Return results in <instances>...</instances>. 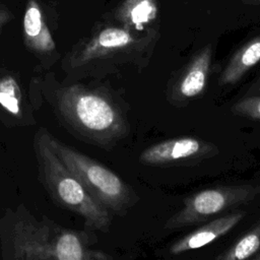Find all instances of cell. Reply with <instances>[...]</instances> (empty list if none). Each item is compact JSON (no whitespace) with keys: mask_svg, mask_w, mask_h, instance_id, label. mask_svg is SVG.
Instances as JSON below:
<instances>
[{"mask_svg":"<svg viewBox=\"0 0 260 260\" xmlns=\"http://www.w3.org/2000/svg\"><path fill=\"white\" fill-rule=\"evenodd\" d=\"M43 88L56 116L82 139L110 147L128 135L122 110L105 91L80 83L51 85L47 78Z\"/></svg>","mask_w":260,"mask_h":260,"instance_id":"cell-2","label":"cell"},{"mask_svg":"<svg viewBox=\"0 0 260 260\" xmlns=\"http://www.w3.org/2000/svg\"><path fill=\"white\" fill-rule=\"evenodd\" d=\"M246 2H248V4H252V5H260V0H245Z\"/></svg>","mask_w":260,"mask_h":260,"instance_id":"cell-17","label":"cell"},{"mask_svg":"<svg viewBox=\"0 0 260 260\" xmlns=\"http://www.w3.org/2000/svg\"><path fill=\"white\" fill-rule=\"evenodd\" d=\"M211 56V46H206L193 56L170 87L173 103H187L202 94L207 85Z\"/></svg>","mask_w":260,"mask_h":260,"instance_id":"cell-8","label":"cell"},{"mask_svg":"<svg viewBox=\"0 0 260 260\" xmlns=\"http://www.w3.org/2000/svg\"><path fill=\"white\" fill-rule=\"evenodd\" d=\"M141 43L142 39L126 27H105L67 56L63 62L64 71L77 74L99 61L128 53Z\"/></svg>","mask_w":260,"mask_h":260,"instance_id":"cell-6","label":"cell"},{"mask_svg":"<svg viewBox=\"0 0 260 260\" xmlns=\"http://www.w3.org/2000/svg\"><path fill=\"white\" fill-rule=\"evenodd\" d=\"M23 32L26 46L40 58L50 61L56 51V45L35 0L27 4L23 17Z\"/></svg>","mask_w":260,"mask_h":260,"instance_id":"cell-10","label":"cell"},{"mask_svg":"<svg viewBox=\"0 0 260 260\" xmlns=\"http://www.w3.org/2000/svg\"><path fill=\"white\" fill-rule=\"evenodd\" d=\"M244 212H234L217 217L176 241L170 247V254L178 255L204 247L228 234L244 217Z\"/></svg>","mask_w":260,"mask_h":260,"instance_id":"cell-9","label":"cell"},{"mask_svg":"<svg viewBox=\"0 0 260 260\" xmlns=\"http://www.w3.org/2000/svg\"><path fill=\"white\" fill-rule=\"evenodd\" d=\"M260 193V186L229 185L199 191L185 199L180 211L171 216L165 224L167 230H179L203 222L210 217L246 204Z\"/></svg>","mask_w":260,"mask_h":260,"instance_id":"cell-5","label":"cell"},{"mask_svg":"<svg viewBox=\"0 0 260 260\" xmlns=\"http://www.w3.org/2000/svg\"><path fill=\"white\" fill-rule=\"evenodd\" d=\"M47 141L56 155L110 212L125 214L135 203L131 188L113 171L56 139L47 130Z\"/></svg>","mask_w":260,"mask_h":260,"instance_id":"cell-4","label":"cell"},{"mask_svg":"<svg viewBox=\"0 0 260 260\" xmlns=\"http://www.w3.org/2000/svg\"><path fill=\"white\" fill-rule=\"evenodd\" d=\"M232 112L241 117L260 121V93L245 95L232 107Z\"/></svg>","mask_w":260,"mask_h":260,"instance_id":"cell-15","label":"cell"},{"mask_svg":"<svg viewBox=\"0 0 260 260\" xmlns=\"http://www.w3.org/2000/svg\"><path fill=\"white\" fill-rule=\"evenodd\" d=\"M22 90L11 74H5L0 79V109L15 124H31L34 118L24 107Z\"/></svg>","mask_w":260,"mask_h":260,"instance_id":"cell-12","label":"cell"},{"mask_svg":"<svg viewBox=\"0 0 260 260\" xmlns=\"http://www.w3.org/2000/svg\"><path fill=\"white\" fill-rule=\"evenodd\" d=\"M260 61V35L242 46L230 59L218 78L220 85H232Z\"/></svg>","mask_w":260,"mask_h":260,"instance_id":"cell-11","label":"cell"},{"mask_svg":"<svg viewBox=\"0 0 260 260\" xmlns=\"http://www.w3.org/2000/svg\"><path fill=\"white\" fill-rule=\"evenodd\" d=\"M45 131L46 129H40L34 140L41 183L58 204L80 215L86 229L107 232L112 219L110 211L91 196L56 155L47 141Z\"/></svg>","mask_w":260,"mask_h":260,"instance_id":"cell-3","label":"cell"},{"mask_svg":"<svg viewBox=\"0 0 260 260\" xmlns=\"http://www.w3.org/2000/svg\"><path fill=\"white\" fill-rule=\"evenodd\" d=\"M259 93H260V76L253 82V84L247 90L246 95H253V94H259Z\"/></svg>","mask_w":260,"mask_h":260,"instance_id":"cell-16","label":"cell"},{"mask_svg":"<svg viewBox=\"0 0 260 260\" xmlns=\"http://www.w3.org/2000/svg\"><path fill=\"white\" fill-rule=\"evenodd\" d=\"M89 235L36 217L23 204L6 208L0 216V246L4 260H108L89 248Z\"/></svg>","mask_w":260,"mask_h":260,"instance_id":"cell-1","label":"cell"},{"mask_svg":"<svg viewBox=\"0 0 260 260\" xmlns=\"http://www.w3.org/2000/svg\"><path fill=\"white\" fill-rule=\"evenodd\" d=\"M253 259H256V260H260V254H256V255L253 257Z\"/></svg>","mask_w":260,"mask_h":260,"instance_id":"cell-18","label":"cell"},{"mask_svg":"<svg viewBox=\"0 0 260 260\" xmlns=\"http://www.w3.org/2000/svg\"><path fill=\"white\" fill-rule=\"evenodd\" d=\"M156 16V7L152 0H127L119 12V18L125 27L143 30Z\"/></svg>","mask_w":260,"mask_h":260,"instance_id":"cell-13","label":"cell"},{"mask_svg":"<svg viewBox=\"0 0 260 260\" xmlns=\"http://www.w3.org/2000/svg\"><path fill=\"white\" fill-rule=\"evenodd\" d=\"M216 147L194 137H179L161 141L144 149L139 156L142 165L169 166L208 156Z\"/></svg>","mask_w":260,"mask_h":260,"instance_id":"cell-7","label":"cell"},{"mask_svg":"<svg viewBox=\"0 0 260 260\" xmlns=\"http://www.w3.org/2000/svg\"><path fill=\"white\" fill-rule=\"evenodd\" d=\"M260 252V221L249 232L243 235L229 249L219 254L216 259L220 260H244L253 258Z\"/></svg>","mask_w":260,"mask_h":260,"instance_id":"cell-14","label":"cell"}]
</instances>
